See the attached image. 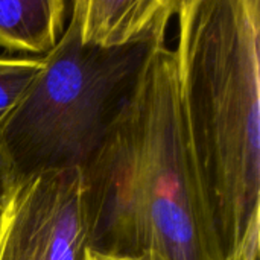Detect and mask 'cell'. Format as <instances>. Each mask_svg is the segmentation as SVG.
Returning <instances> with one entry per match:
<instances>
[{"label":"cell","instance_id":"3","mask_svg":"<svg viewBox=\"0 0 260 260\" xmlns=\"http://www.w3.org/2000/svg\"><path fill=\"white\" fill-rule=\"evenodd\" d=\"M155 47L82 44L70 12L44 67L0 123V151L14 183L50 171L84 169L133 101Z\"/></svg>","mask_w":260,"mask_h":260},{"label":"cell","instance_id":"9","mask_svg":"<svg viewBox=\"0 0 260 260\" xmlns=\"http://www.w3.org/2000/svg\"><path fill=\"white\" fill-rule=\"evenodd\" d=\"M128 260H165V259H163V257H160V256H158V254H155V253H146V254H143V256H140V257H137V259H128Z\"/></svg>","mask_w":260,"mask_h":260},{"label":"cell","instance_id":"8","mask_svg":"<svg viewBox=\"0 0 260 260\" xmlns=\"http://www.w3.org/2000/svg\"><path fill=\"white\" fill-rule=\"evenodd\" d=\"M12 184H14V178H12L11 169L8 166L5 155L0 151V207L3 206L5 200L8 198Z\"/></svg>","mask_w":260,"mask_h":260},{"label":"cell","instance_id":"5","mask_svg":"<svg viewBox=\"0 0 260 260\" xmlns=\"http://www.w3.org/2000/svg\"><path fill=\"white\" fill-rule=\"evenodd\" d=\"M181 0H73L82 44L120 49L136 44L165 46L166 30Z\"/></svg>","mask_w":260,"mask_h":260},{"label":"cell","instance_id":"7","mask_svg":"<svg viewBox=\"0 0 260 260\" xmlns=\"http://www.w3.org/2000/svg\"><path fill=\"white\" fill-rule=\"evenodd\" d=\"M44 56L0 55V123L20 102L29 85L44 67Z\"/></svg>","mask_w":260,"mask_h":260},{"label":"cell","instance_id":"2","mask_svg":"<svg viewBox=\"0 0 260 260\" xmlns=\"http://www.w3.org/2000/svg\"><path fill=\"white\" fill-rule=\"evenodd\" d=\"M81 171L88 251L117 260L146 253L207 260L177 58L166 44L152 50L133 101Z\"/></svg>","mask_w":260,"mask_h":260},{"label":"cell","instance_id":"6","mask_svg":"<svg viewBox=\"0 0 260 260\" xmlns=\"http://www.w3.org/2000/svg\"><path fill=\"white\" fill-rule=\"evenodd\" d=\"M64 0H0V47L44 56L58 44L66 21Z\"/></svg>","mask_w":260,"mask_h":260},{"label":"cell","instance_id":"4","mask_svg":"<svg viewBox=\"0 0 260 260\" xmlns=\"http://www.w3.org/2000/svg\"><path fill=\"white\" fill-rule=\"evenodd\" d=\"M84 178L78 168L15 181L0 207V260H87Z\"/></svg>","mask_w":260,"mask_h":260},{"label":"cell","instance_id":"1","mask_svg":"<svg viewBox=\"0 0 260 260\" xmlns=\"http://www.w3.org/2000/svg\"><path fill=\"white\" fill-rule=\"evenodd\" d=\"M178 101L207 260H259L260 0H181Z\"/></svg>","mask_w":260,"mask_h":260},{"label":"cell","instance_id":"10","mask_svg":"<svg viewBox=\"0 0 260 260\" xmlns=\"http://www.w3.org/2000/svg\"><path fill=\"white\" fill-rule=\"evenodd\" d=\"M87 260H116V259L104 257V256H101V254H96V253H91V251H88V254H87Z\"/></svg>","mask_w":260,"mask_h":260}]
</instances>
